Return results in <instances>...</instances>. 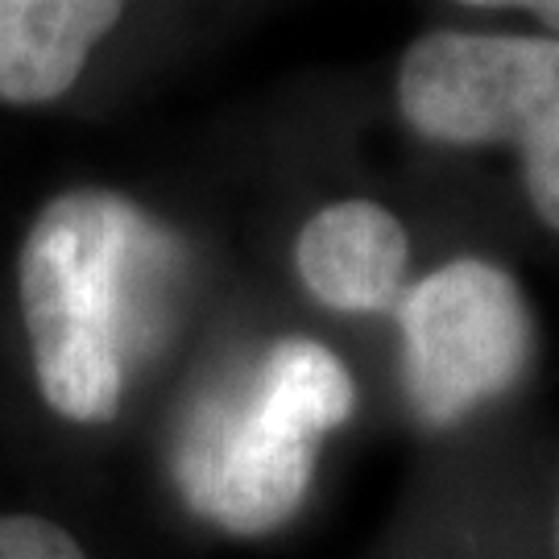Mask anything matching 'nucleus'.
<instances>
[{"label":"nucleus","mask_w":559,"mask_h":559,"mask_svg":"<svg viewBox=\"0 0 559 559\" xmlns=\"http://www.w3.org/2000/svg\"><path fill=\"white\" fill-rule=\"evenodd\" d=\"M179 249L112 191H67L21 249V316L41 399L75 423L117 415L175 286Z\"/></svg>","instance_id":"f257e3e1"},{"label":"nucleus","mask_w":559,"mask_h":559,"mask_svg":"<svg viewBox=\"0 0 559 559\" xmlns=\"http://www.w3.org/2000/svg\"><path fill=\"white\" fill-rule=\"evenodd\" d=\"M353 415V378L316 340H278L212 385L179 427L182 501L221 531L265 535L302 506L328 431Z\"/></svg>","instance_id":"f03ea898"},{"label":"nucleus","mask_w":559,"mask_h":559,"mask_svg":"<svg viewBox=\"0 0 559 559\" xmlns=\"http://www.w3.org/2000/svg\"><path fill=\"white\" fill-rule=\"evenodd\" d=\"M411 129L443 145H514L526 195L559 233V38L423 34L399 71Z\"/></svg>","instance_id":"7ed1b4c3"},{"label":"nucleus","mask_w":559,"mask_h":559,"mask_svg":"<svg viewBox=\"0 0 559 559\" xmlns=\"http://www.w3.org/2000/svg\"><path fill=\"white\" fill-rule=\"evenodd\" d=\"M402 381L431 427L506 394L531 357V316L514 278L477 258L440 265L402 299Z\"/></svg>","instance_id":"20e7f679"},{"label":"nucleus","mask_w":559,"mask_h":559,"mask_svg":"<svg viewBox=\"0 0 559 559\" xmlns=\"http://www.w3.org/2000/svg\"><path fill=\"white\" fill-rule=\"evenodd\" d=\"M406 258L402 224L369 200L323 207L295 245L299 278L332 311H390L402 295Z\"/></svg>","instance_id":"39448f33"},{"label":"nucleus","mask_w":559,"mask_h":559,"mask_svg":"<svg viewBox=\"0 0 559 559\" xmlns=\"http://www.w3.org/2000/svg\"><path fill=\"white\" fill-rule=\"evenodd\" d=\"M120 13L124 0H0V100L62 96Z\"/></svg>","instance_id":"423d86ee"},{"label":"nucleus","mask_w":559,"mask_h":559,"mask_svg":"<svg viewBox=\"0 0 559 559\" xmlns=\"http://www.w3.org/2000/svg\"><path fill=\"white\" fill-rule=\"evenodd\" d=\"M0 559H87L62 526L34 514L0 519Z\"/></svg>","instance_id":"0eeeda50"},{"label":"nucleus","mask_w":559,"mask_h":559,"mask_svg":"<svg viewBox=\"0 0 559 559\" xmlns=\"http://www.w3.org/2000/svg\"><path fill=\"white\" fill-rule=\"evenodd\" d=\"M468 9H526L559 34V0H460Z\"/></svg>","instance_id":"6e6552de"}]
</instances>
